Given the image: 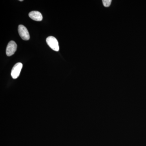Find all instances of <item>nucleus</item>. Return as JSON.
I'll list each match as a JSON object with an SVG mask.
<instances>
[{"label":"nucleus","instance_id":"obj_1","mask_svg":"<svg viewBox=\"0 0 146 146\" xmlns=\"http://www.w3.org/2000/svg\"><path fill=\"white\" fill-rule=\"evenodd\" d=\"M46 41L50 48L55 51H58L59 45L57 39L54 36H49L47 37Z\"/></svg>","mask_w":146,"mask_h":146},{"label":"nucleus","instance_id":"obj_2","mask_svg":"<svg viewBox=\"0 0 146 146\" xmlns=\"http://www.w3.org/2000/svg\"><path fill=\"white\" fill-rule=\"evenodd\" d=\"M18 31L21 38L24 40H29L30 39L29 33L27 29L23 25H20L18 26Z\"/></svg>","mask_w":146,"mask_h":146},{"label":"nucleus","instance_id":"obj_3","mask_svg":"<svg viewBox=\"0 0 146 146\" xmlns=\"http://www.w3.org/2000/svg\"><path fill=\"white\" fill-rule=\"evenodd\" d=\"M23 66V64L21 63H16L14 65L11 72V76L12 78L13 79L18 78L20 75Z\"/></svg>","mask_w":146,"mask_h":146},{"label":"nucleus","instance_id":"obj_4","mask_svg":"<svg viewBox=\"0 0 146 146\" xmlns=\"http://www.w3.org/2000/svg\"><path fill=\"white\" fill-rule=\"evenodd\" d=\"M17 45L16 42L13 41H10L8 43L6 48V54L7 56H10L14 54L17 50Z\"/></svg>","mask_w":146,"mask_h":146},{"label":"nucleus","instance_id":"obj_5","mask_svg":"<svg viewBox=\"0 0 146 146\" xmlns=\"http://www.w3.org/2000/svg\"><path fill=\"white\" fill-rule=\"evenodd\" d=\"M30 18L34 21H41L43 19L42 14L38 11H32L29 13Z\"/></svg>","mask_w":146,"mask_h":146},{"label":"nucleus","instance_id":"obj_6","mask_svg":"<svg viewBox=\"0 0 146 146\" xmlns=\"http://www.w3.org/2000/svg\"><path fill=\"white\" fill-rule=\"evenodd\" d=\"M111 2H112L111 0H103L102 1L104 6L106 7H109L111 5Z\"/></svg>","mask_w":146,"mask_h":146},{"label":"nucleus","instance_id":"obj_7","mask_svg":"<svg viewBox=\"0 0 146 146\" xmlns=\"http://www.w3.org/2000/svg\"><path fill=\"white\" fill-rule=\"evenodd\" d=\"M20 1H23V0H20Z\"/></svg>","mask_w":146,"mask_h":146}]
</instances>
